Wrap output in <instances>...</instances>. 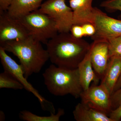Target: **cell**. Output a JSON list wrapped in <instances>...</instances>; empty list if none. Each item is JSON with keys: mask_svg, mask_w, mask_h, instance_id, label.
Instances as JSON below:
<instances>
[{"mask_svg": "<svg viewBox=\"0 0 121 121\" xmlns=\"http://www.w3.org/2000/svg\"><path fill=\"white\" fill-rule=\"evenodd\" d=\"M46 45L52 64L69 69L78 68L91 46L85 40L75 38L70 32L59 33Z\"/></svg>", "mask_w": 121, "mask_h": 121, "instance_id": "obj_1", "label": "cell"}, {"mask_svg": "<svg viewBox=\"0 0 121 121\" xmlns=\"http://www.w3.org/2000/svg\"><path fill=\"white\" fill-rule=\"evenodd\" d=\"M41 44L30 36L23 39L7 41L0 44V47L19 59L27 79L33 74L39 72L49 59L48 51Z\"/></svg>", "mask_w": 121, "mask_h": 121, "instance_id": "obj_2", "label": "cell"}, {"mask_svg": "<svg viewBox=\"0 0 121 121\" xmlns=\"http://www.w3.org/2000/svg\"><path fill=\"white\" fill-rule=\"evenodd\" d=\"M43 75L48 91L55 96L70 94L77 99L83 91L78 68L69 69L52 64L46 69Z\"/></svg>", "mask_w": 121, "mask_h": 121, "instance_id": "obj_3", "label": "cell"}, {"mask_svg": "<svg viewBox=\"0 0 121 121\" xmlns=\"http://www.w3.org/2000/svg\"><path fill=\"white\" fill-rule=\"evenodd\" d=\"M17 19L26 28L30 36L45 45L59 33L54 20L39 9Z\"/></svg>", "mask_w": 121, "mask_h": 121, "instance_id": "obj_4", "label": "cell"}, {"mask_svg": "<svg viewBox=\"0 0 121 121\" xmlns=\"http://www.w3.org/2000/svg\"><path fill=\"white\" fill-rule=\"evenodd\" d=\"M39 10L54 20L59 33L70 32L73 23V13L66 0H47Z\"/></svg>", "mask_w": 121, "mask_h": 121, "instance_id": "obj_5", "label": "cell"}, {"mask_svg": "<svg viewBox=\"0 0 121 121\" xmlns=\"http://www.w3.org/2000/svg\"><path fill=\"white\" fill-rule=\"evenodd\" d=\"M0 59L4 70L12 75L22 84L24 89L32 93L37 98L43 109L48 111L52 110L54 107L53 104L41 96L38 91L27 81L25 76L24 72L22 65L18 64L11 56H9L6 52L1 47H0Z\"/></svg>", "mask_w": 121, "mask_h": 121, "instance_id": "obj_6", "label": "cell"}, {"mask_svg": "<svg viewBox=\"0 0 121 121\" xmlns=\"http://www.w3.org/2000/svg\"><path fill=\"white\" fill-rule=\"evenodd\" d=\"M94 25L96 32L91 38L94 41L104 40L121 36V20L109 16L97 7H94Z\"/></svg>", "mask_w": 121, "mask_h": 121, "instance_id": "obj_7", "label": "cell"}, {"mask_svg": "<svg viewBox=\"0 0 121 121\" xmlns=\"http://www.w3.org/2000/svg\"><path fill=\"white\" fill-rule=\"evenodd\" d=\"M111 96L104 85L93 83L89 89L83 91L80 98L81 102L108 115L112 109Z\"/></svg>", "mask_w": 121, "mask_h": 121, "instance_id": "obj_8", "label": "cell"}, {"mask_svg": "<svg viewBox=\"0 0 121 121\" xmlns=\"http://www.w3.org/2000/svg\"><path fill=\"white\" fill-rule=\"evenodd\" d=\"M30 36L28 30L19 20L10 16L7 11L0 12V44Z\"/></svg>", "mask_w": 121, "mask_h": 121, "instance_id": "obj_9", "label": "cell"}, {"mask_svg": "<svg viewBox=\"0 0 121 121\" xmlns=\"http://www.w3.org/2000/svg\"><path fill=\"white\" fill-rule=\"evenodd\" d=\"M91 44V64L95 73L101 80L109 61L108 42L104 40H96Z\"/></svg>", "mask_w": 121, "mask_h": 121, "instance_id": "obj_10", "label": "cell"}, {"mask_svg": "<svg viewBox=\"0 0 121 121\" xmlns=\"http://www.w3.org/2000/svg\"><path fill=\"white\" fill-rule=\"evenodd\" d=\"M93 0H69L70 7L73 11V24L82 25L91 23L94 25L95 14L94 8L92 7Z\"/></svg>", "mask_w": 121, "mask_h": 121, "instance_id": "obj_11", "label": "cell"}, {"mask_svg": "<svg viewBox=\"0 0 121 121\" xmlns=\"http://www.w3.org/2000/svg\"><path fill=\"white\" fill-rule=\"evenodd\" d=\"M92 44L86 55L80 63L78 68L81 85L83 91L87 90L90 86L91 83L98 84L100 79L93 69L91 61V55Z\"/></svg>", "mask_w": 121, "mask_h": 121, "instance_id": "obj_12", "label": "cell"}, {"mask_svg": "<svg viewBox=\"0 0 121 121\" xmlns=\"http://www.w3.org/2000/svg\"><path fill=\"white\" fill-rule=\"evenodd\" d=\"M121 75V58L112 57L110 58L108 66L101 84L104 85L111 95L114 91L115 87Z\"/></svg>", "mask_w": 121, "mask_h": 121, "instance_id": "obj_13", "label": "cell"}, {"mask_svg": "<svg viewBox=\"0 0 121 121\" xmlns=\"http://www.w3.org/2000/svg\"><path fill=\"white\" fill-rule=\"evenodd\" d=\"M43 0H13L7 10L9 15L18 19L40 8Z\"/></svg>", "mask_w": 121, "mask_h": 121, "instance_id": "obj_14", "label": "cell"}, {"mask_svg": "<svg viewBox=\"0 0 121 121\" xmlns=\"http://www.w3.org/2000/svg\"><path fill=\"white\" fill-rule=\"evenodd\" d=\"M73 113L77 121H112L107 114L82 102L76 106Z\"/></svg>", "mask_w": 121, "mask_h": 121, "instance_id": "obj_15", "label": "cell"}, {"mask_svg": "<svg viewBox=\"0 0 121 121\" xmlns=\"http://www.w3.org/2000/svg\"><path fill=\"white\" fill-rule=\"evenodd\" d=\"M64 113V110L60 108L56 114L51 113L50 116L43 117L38 116L29 111L25 110L20 111L19 117L21 119L25 121H59Z\"/></svg>", "mask_w": 121, "mask_h": 121, "instance_id": "obj_16", "label": "cell"}, {"mask_svg": "<svg viewBox=\"0 0 121 121\" xmlns=\"http://www.w3.org/2000/svg\"><path fill=\"white\" fill-rule=\"evenodd\" d=\"M0 89L22 90L24 87L12 75L4 70L0 74Z\"/></svg>", "mask_w": 121, "mask_h": 121, "instance_id": "obj_17", "label": "cell"}, {"mask_svg": "<svg viewBox=\"0 0 121 121\" xmlns=\"http://www.w3.org/2000/svg\"><path fill=\"white\" fill-rule=\"evenodd\" d=\"M110 58L112 57L121 58V36L108 40Z\"/></svg>", "mask_w": 121, "mask_h": 121, "instance_id": "obj_18", "label": "cell"}, {"mask_svg": "<svg viewBox=\"0 0 121 121\" xmlns=\"http://www.w3.org/2000/svg\"><path fill=\"white\" fill-rule=\"evenodd\" d=\"M100 6L108 11H120L121 17V0H106L101 3Z\"/></svg>", "mask_w": 121, "mask_h": 121, "instance_id": "obj_19", "label": "cell"}, {"mask_svg": "<svg viewBox=\"0 0 121 121\" xmlns=\"http://www.w3.org/2000/svg\"><path fill=\"white\" fill-rule=\"evenodd\" d=\"M70 32L74 37L76 39H82V37L85 36L82 25H73L70 29Z\"/></svg>", "mask_w": 121, "mask_h": 121, "instance_id": "obj_20", "label": "cell"}, {"mask_svg": "<svg viewBox=\"0 0 121 121\" xmlns=\"http://www.w3.org/2000/svg\"><path fill=\"white\" fill-rule=\"evenodd\" d=\"M108 117L112 121H121V101L117 107L112 110L109 114Z\"/></svg>", "mask_w": 121, "mask_h": 121, "instance_id": "obj_21", "label": "cell"}, {"mask_svg": "<svg viewBox=\"0 0 121 121\" xmlns=\"http://www.w3.org/2000/svg\"><path fill=\"white\" fill-rule=\"evenodd\" d=\"M112 109L117 108L121 101V88L115 91L111 96Z\"/></svg>", "mask_w": 121, "mask_h": 121, "instance_id": "obj_22", "label": "cell"}, {"mask_svg": "<svg viewBox=\"0 0 121 121\" xmlns=\"http://www.w3.org/2000/svg\"><path fill=\"white\" fill-rule=\"evenodd\" d=\"M85 36L92 37L95 34L96 29L93 24L86 23L82 25Z\"/></svg>", "mask_w": 121, "mask_h": 121, "instance_id": "obj_23", "label": "cell"}, {"mask_svg": "<svg viewBox=\"0 0 121 121\" xmlns=\"http://www.w3.org/2000/svg\"><path fill=\"white\" fill-rule=\"evenodd\" d=\"M13 0H0V12L7 11Z\"/></svg>", "mask_w": 121, "mask_h": 121, "instance_id": "obj_24", "label": "cell"}, {"mask_svg": "<svg viewBox=\"0 0 121 121\" xmlns=\"http://www.w3.org/2000/svg\"><path fill=\"white\" fill-rule=\"evenodd\" d=\"M121 88V75L119 78L118 81L117 82V84L115 85V87L114 89V91H115L117 90L118 89H120ZM113 92V93H114Z\"/></svg>", "mask_w": 121, "mask_h": 121, "instance_id": "obj_25", "label": "cell"}, {"mask_svg": "<svg viewBox=\"0 0 121 121\" xmlns=\"http://www.w3.org/2000/svg\"><path fill=\"white\" fill-rule=\"evenodd\" d=\"M0 121H4L5 119V116L4 113L2 111H1L0 112Z\"/></svg>", "mask_w": 121, "mask_h": 121, "instance_id": "obj_26", "label": "cell"}, {"mask_svg": "<svg viewBox=\"0 0 121 121\" xmlns=\"http://www.w3.org/2000/svg\"></svg>", "mask_w": 121, "mask_h": 121, "instance_id": "obj_27", "label": "cell"}]
</instances>
